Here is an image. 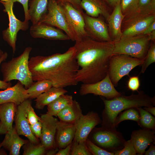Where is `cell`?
I'll return each instance as SVG.
<instances>
[{
	"instance_id": "43",
	"label": "cell",
	"mask_w": 155,
	"mask_h": 155,
	"mask_svg": "<svg viewBox=\"0 0 155 155\" xmlns=\"http://www.w3.org/2000/svg\"><path fill=\"white\" fill-rule=\"evenodd\" d=\"M14 3L18 2L20 3L23 6L25 16L24 20L29 21L30 17L28 13V3L29 0H10Z\"/></svg>"
},
{
	"instance_id": "18",
	"label": "cell",
	"mask_w": 155,
	"mask_h": 155,
	"mask_svg": "<svg viewBox=\"0 0 155 155\" xmlns=\"http://www.w3.org/2000/svg\"><path fill=\"white\" fill-rule=\"evenodd\" d=\"M155 130L139 129L133 131L131 140L138 155H143L148 146L152 143H155Z\"/></svg>"
},
{
	"instance_id": "5",
	"label": "cell",
	"mask_w": 155,
	"mask_h": 155,
	"mask_svg": "<svg viewBox=\"0 0 155 155\" xmlns=\"http://www.w3.org/2000/svg\"><path fill=\"white\" fill-rule=\"evenodd\" d=\"M150 41L148 35L122 36L114 42L113 54H124L144 60L149 48Z\"/></svg>"
},
{
	"instance_id": "15",
	"label": "cell",
	"mask_w": 155,
	"mask_h": 155,
	"mask_svg": "<svg viewBox=\"0 0 155 155\" xmlns=\"http://www.w3.org/2000/svg\"><path fill=\"white\" fill-rule=\"evenodd\" d=\"M30 33L34 38L55 40H70L69 37L61 30L43 22L32 24L30 28Z\"/></svg>"
},
{
	"instance_id": "23",
	"label": "cell",
	"mask_w": 155,
	"mask_h": 155,
	"mask_svg": "<svg viewBox=\"0 0 155 155\" xmlns=\"http://www.w3.org/2000/svg\"><path fill=\"white\" fill-rule=\"evenodd\" d=\"M75 130V124L58 121L56 141L59 148H63L71 143L74 138Z\"/></svg>"
},
{
	"instance_id": "24",
	"label": "cell",
	"mask_w": 155,
	"mask_h": 155,
	"mask_svg": "<svg viewBox=\"0 0 155 155\" xmlns=\"http://www.w3.org/2000/svg\"><path fill=\"white\" fill-rule=\"evenodd\" d=\"M19 135L15 127H13L11 131L5 134L4 140L0 143L1 147L8 150L9 155H19L21 147L28 141L21 138Z\"/></svg>"
},
{
	"instance_id": "30",
	"label": "cell",
	"mask_w": 155,
	"mask_h": 155,
	"mask_svg": "<svg viewBox=\"0 0 155 155\" xmlns=\"http://www.w3.org/2000/svg\"><path fill=\"white\" fill-rule=\"evenodd\" d=\"M136 108L140 114V119L138 124L142 129L155 130V118L152 115L141 107Z\"/></svg>"
},
{
	"instance_id": "49",
	"label": "cell",
	"mask_w": 155,
	"mask_h": 155,
	"mask_svg": "<svg viewBox=\"0 0 155 155\" xmlns=\"http://www.w3.org/2000/svg\"><path fill=\"white\" fill-rule=\"evenodd\" d=\"M147 111L153 115L155 116V107H144L143 108Z\"/></svg>"
},
{
	"instance_id": "6",
	"label": "cell",
	"mask_w": 155,
	"mask_h": 155,
	"mask_svg": "<svg viewBox=\"0 0 155 155\" xmlns=\"http://www.w3.org/2000/svg\"><path fill=\"white\" fill-rule=\"evenodd\" d=\"M144 60L124 54L113 55L109 63L108 73L114 86L124 76L129 75L130 71L136 67L142 65Z\"/></svg>"
},
{
	"instance_id": "33",
	"label": "cell",
	"mask_w": 155,
	"mask_h": 155,
	"mask_svg": "<svg viewBox=\"0 0 155 155\" xmlns=\"http://www.w3.org/2000/svg\"><path fill=\"white\" fill-rule=\"evenodd\" d=\"M46 149L42 144H36L29 140L23 147V155H42L46 152Z\"/></svg>"
},
{
	"instance_id": "12",
	"label": "cell",
	"mask_w": 155,
	"mask_h": 155,
	"mask_svg": "<svg viewBox=\"0 0 155 155\" xmlns=\"http://www.w3.org/2000/svg\"><path fill=\"white\" fill-rule=\"evenodd\" d=\"M101 16H90L84 13L85 29L89 37L100 42H113L108 32V26Z\"/></svg>"
},
{
	"instance_id": "7",
	"label": "cell",
	"mask_w": 155,
	"mask_h": 155,
	"mask_svg": "<svg viewBox=\"0 0 155 155\" xmlns=\"http://www.w3.org/2000/svg\"><path fill=\"white\" fill-rule=\"evenodd\" d=\"M92 137L96 145L114 153L122 149L126 141L122 133L116 129L104 127L95 130Z\"/></svg>"
},
{
	"instance_id": "4",
	"label": "cell",
	"mask_w": 155,
	"mask_h": 155,
	"mask_svg": "<svg viewBox=\"0 0 155 155\" xmlns=\"http://www.w3.org/2000/svg\"><path fill=\"white\" fill-rule=\"evenodd\" d=\"M32 48L28 47L19 56L13 58L1 65L3 80L8 82L13 80L20 82L26 89L34 83L28 67L30 53Z\"/></svg>"
},
{
	"instance_id": "14",
	"label": "cell",
	"mask_w": 155,
	"mask_h": 155,
	"mask_svg": "<svg viewBox=\"0 0 155 155\" xmlns=\"http://www.w3.org/2000/svg\"><path fill=\"white\" fill-rule=\"evenodd\" d=\"M100 122L98 114L92 111L82 115L75 123L74 141L85 142L92 130Z\"/></svg>"
},
{
	"instance_id": "46",
	"label": "cell",
	"mask_w": 155,
	"mask_h": 155,
	"mask_svg": "<svg viewBox=\"0 0 155 155\" xmlns=\"http://www.w3.org/2000/svg\"><path fill=\"white\" fill-rule=\"evenodd\" d=\"M155 30V20L152 22L145 29L142 34L148 35Z\"/></svg>"
},
{
	"instance_id": "48",
	"label": "cell",
	"mask_w": 155,
	"mask_h": 155,
	"mask_svg": "<svg viewBox=\"0 0 155 155\" xmlns=\"http://www.w3.org/2000/svg\"><path fill=\"white\" fill-rule=\"evenodd\" d=\"M108 5L115 7L120 3L121 0H103Z\"/></svg>"
},
{
	"instance_id": "3",
	"label": "cell",
	"mask_w": 155,
	"mask_h": 155,
	"mask_svg": "<svg viewBox=\"0 0 155 155\" xmlns=\"http://www.w3.org/2000/svg\"><path fill=\"white\" fill-rule=\"evenodd\" d=\"M136 94H132L126 96L122 94L114 98L107 100L101 97L104 105L103 117V127H114V121L122 111L133 108L151 107L155 105L154 97L152 98L142 91H137Z\"/></svg>"
},
{
	"instance_id": "21",
	"label": "cell",
	"mask_w": 155,
	"mask_h": 155,
	"mask_svg": "<svg viewBox=\"0 0 155 155\" xmlns=\"http://www.w3.org/2000/svg\"><path fill=\"white\" fill-rule=\"evenodd\" d=\"M81 5L85 13L92 17L100 16L107 21L110 15L109 7L103 0H81Z\"/></svg>"
},
{
	"instance_id": "44",
	"label": "cell",
	"mask_w": 155,
	"mask_h": 155,
	"mask_svg": "<svg viewBox=\"0 0 155 155\" xmlns=\"http://www.w3.org/2000/svg\"><path fill=\"white\" fill-rule=\"evenodd\" d=\"M7 52H4L3 55L0 58V64L1 62L5 60L8 57ZM12 86V84L10 82H6L3 80H0V89L5 90Z\"/></svg>"
},
{
	"instance_id": "34",
	"label": "cell",
	"mask_w": 155,
	"mask_h": 155,
	"mask_svg": "<svg viewBox=\"0 0 155 155\" xmlns=\"http://www.w3.org/2000/svg\"><path fill=\"white\" fill-rule=\"evenodd\" d=\"M155 62V44L153 42L151 45L142 65L141 73H144L148 67Z\"/></svg>"
},
{
	"instance_id": "11",
	"label": "cell",
	"mask_w": 155,
	"mask_h": 155,
	"mask_svg": "<svg viewBox=\"0 0 155 155\" xmlns=\"http://www.w3.org/2000/svg\"><path fill=\"white\" fill-rule=\"evenodd\" d=\"M155 20V14H148L138 11L124 18L125 28L122 36L142 34L147 28Z\"/></svg>"
},
{
	"instance_id": "40",
	"label": "cell",
	"mask_w": 155,
	"mask_h": 155,
	"mask_svg": "<svg viewBox=\"0 0 155 155\" xmlns=\"http://www.w3.org/2000/svg\"><path fill=\"white\" fill-rule=\"evenodd\" d=\"M140 86V81L138 76L129 78L127 84V87L129 90L133 91H137Z\"/></svg>"
},
{
	"instance_id": "16",
	"label": "cell",
	"mask_w": 155,
	"mask_h": 155,
	"mask_svg": "<svg viewBox=\"0 0 155 155\" xmlns=\"http://www.w3.org/2000/svg\"><path fill=\"white\" fill-rule=\"evenodd\" d=\"M40 118L42 124L40 137L41 144L46 149L54 148L55 145V136L58 121L53 116L46 113L42 115Z\"/></svg>"
},
{
	"instance_id": "52",
	"label": "cell",
	"mask_w": 155,
	"mask_h": 155,
	"mask_svg": "<svg viewBox=\"0 0 155 155\" xmlns=\"http://www.w3.org/2000/svg\"><path fill=\"white\" fill-rule=\"evenodd\" d=\"M4 52L0 49V58L3 55Z\"/></svg>"
},
{
	"instance_id": "35",
	"label": "cell",
	"mask_w": 155,
	"mask_h": 155,
	"mask_svg": "<svg viewBox=\"0 0 155 155\" xmlns=\"http://www.w3.org/2000/svg\"><path fill=\"white\" fill-rule=\"evenodd\" d=\"M25 102L26 115L30 125L33 124L40 121V118L35 112L31 101L28 99L26 100Z\"/></svg>"
},
{
	"instance_id": "20",
	"label": "cell",
	"mask_w": 155,
	"mask_h": 155,
	"mask_svg": "<svg viewBox=\"0 0 155 155\" xmlns=\"http://www.w3.org/2000/svg\"><path fill=\"white\" fill-rule=\"evenodd\" d=\"M124 18L120 3L114 7L107 21L109 35L113 42L118 40L122 36L121 26Z\"/></svg>"
},
{
	"instance_id": "19",
	"label": "cell",
	"mask_w": 155,
	"mask_h": 155,
	"mask_svg": "<svg viewBox=\"0 0 155 155\" xmlns=\"http://www.w3.org/2000/svg\"><path fill=\"white\" fill-rule=\"evenodd\" d=\"M28 99L26 89L19 81L14 86L0 91V104L11 102L18 106Z\"/></svg>"
},
{
	"instance_id": "32",
	"label": "cell",
	"mask_w": 155,
	"mask_h": 155,
	"mask_svg": "<svg viewBox=\"0 0 155 155\" xmlns=\"http://www.w3.org/2000/svg\"><path fill=\"white\" fill-rule=\"evenodd\" d=\"M120 4L124 18L139 11L138 0H121Z\"/></svg>"
},
{
	"instance_id": "36",
	"label": "cell",
	"mask_w": 155,
	"mask_h": 155,
	"mask_svg": "<svg viewBox=\"0 0 155 155\" xmlns=\"http://www.w3.org/2000/svg\"><path fill=\"white\" fill-rule=\"evenodd\" d=\"M139 11L147 14L155 12V0H138Z\"/></svg>"
},
{
	"instance_id": "50",
	"label": "cell",
	"mask_w": 155,
	"mask_h": 155,
	"mask_svg": "<svg viewBox=\"0 0 155 155\" xmlns=\"http://www.w3.org/2000/svg\"><path fill=\"white\" fill-rule=\"evenodd\" d=\"M58 148H56L55 149L51 150L48 151L46 153V155H56L58 151Z\"/></svg>"
},
{
	"instance_id": "25",
	"label": "cell",
	"mask_w": 155,
	"mask_h": 155,
	"mask_svg": "<svg viewBox=\"0 0 155 155\" xmlns=\"http://www.w3.org/2000/svg\"><path fill=\"white\" fill-rule=\"evenodd\" d=\"M83 115L80 105L76 100L58 113L57 115L60 121L69 123L75 124Z\"/></svg>"
},
{
	"instance_id": "45",
	"label": "cell",
	"mask_w": 155,
	"mask_h": 155,
	"mask_svg": "<svg viewBox=\"0 0 155 155\" xmlns=\"http://www.w3.org/2000/svg\"><path fill=\"white\" fill-rule=\"evenodd\" d=\"M71 144H70L65 148L62 149L57 153L56 155H69L71 147Z\"/></svg>"
},
{
	"instance_id": "17",
	"label": "cell",
	"mask_w": 155,
	"mask_h": 155,
	"mask_svg": "<svg viewBox=\"0 0 155 155\" xmlns=\"http://www.w3.org/2000/svg\"><path fill=\"white\" fill-rule=\"evenodd\" d=\"M18 106L15 115V128L18 134L26 137L30 141L38 143V140L32 133L25 113V100Z\"/></svg>"
},
{
	"instance_id": "13",
	"label": "cell",
	"mask_w": 155,
	"mask_h": 155,
	"mask_svg": "<svg viewBox=\"0 0 155 155\" xmlns=\"http://www.w3.org/2000/svg\"><path fill=\"white\" fill-rule=\"evenodd\" d=\"M59 4L61 6L68 23L77 38L76 41L89 38L85 29L84 15L68 3Z\"/></svg>"
},
{
	"instance_id": "31",
	"label": "cell",
	"mask_w": 155,
	"mask_h": 155,
	"mask_svg": "<svg viewBox=\"0 0 155 155\" xmlns=\"http://www.w3.org/2000/svg\"><path fill=\"white\" fill-rule=\"evenodd\" d=\"M139 119V113L136 108H133L126 109L117 116L114 122V127L116 128L120 123L126 120L134 121L137 123Z\"/></svg>"
},
{
	"instance_id": "47",
	"label": "cell",
	"mask_w": 155,
	"mask_h": 155,
	"mask_svg": "<svg viewBox=\"0 0 155 155\" xmlns=\"http://www.w3.org/2000/svg\"><path fill=\"white\" fill-rule=\"evenodd\" d=\"M149 149L146 151H145L144 154L145 155H155V146L154 143H150Z\"/></svg>"
},
{
	"instance_id": "27",
	"label": "cell",
	"mask_w": 155,
	"mask_h": 155,
	"mask_svg": "<svg viewBox=\"0 0 155 155\" xmlns=\"http://www.w3.org/2000/svg\"><path fill=\"white\" fill-rule=\"evenodd\" d=\"M49 0H31L28 2V13L32 24L38 23L47 11Z\"/></svg>"
},
{
	"instance_id": "8",
	"label": "cell",
	"mask_w": 155,
	"mask_h": 155,
	"mask_svg": "<svg viewBox=\"0 0 155 155\" xmlns=\"http://www.w3.org/2000/svg\"><path fill=\"white\" fill-rule=\"evenodd\" d=\"M0 3L3 6V11L7 13L9 20L8 27L2 31L3 38L11 47L14 53L18 33L20 30L25 31L28 29L29 21H21L16 18L13 11L14 3L11 0H0Z\"/></svg>"
},
{
	"instance_id": "1",
	"label": "cell",
	"mask_w": 155,
	"mask_h": 155,
	"mask_svg": "<svg viewBox=\"0 0 155 155\" xmlns=\"http://www.w3.org/2000/svg\"><path fill=\"white\" fill-rule=\"evenodd\" d=\"M73 46L63 53L32 57L29 60L28 67L33 81L48 80L53 87L57 88L77 85L78 82L76 75L79 67Z\"/></svg>"
},
{
	"instance_id": "42",
	"label": "cell",
	"mask_w": 155,
	"mask_h": 155,
	"mask_svg": "<svg viewBox=\"0 0 155 155\" xmlns=\"http://www.w3.org/2000/svg\"><path fill=\"white\" fill-rule=\"evenodd\" d=\"M30 127L34 135L38 138H40L42 130V124L41 120L33 124L30 125Z\"/></svg>"
},
{
	"instance_id": "38",
	"label": "cell",
	"mask_w": 155,
	"mask_h": 155,
	"mask_svg": "<svg viewBox=\"0 0 155 155\" xmlns=\"http://www.w3.org/2000/svg\"><path fill=\"white\" fill-rule=\"evenodd\" d=\"M86 143V146L92 154L94 155H114L113 153L110 152L100 148L88 138Z\"/></svg>"
},
{
	"instance_id": "54",
	"label": "cell",
	"mask_w": 155,
	"mask_h": 155,
	"mask_svg": "<svg viewBox=\"0 0 155 155\" xmlns=\"http://www.w3.org/2000/svg\"></svg>"
},
{
	"instance_id": "53",
	"label": "cell",
	"mask_w": 155,
	"mask_h": 155,
	"mask_svg": "<svg viewBox=\"0 0 155 155\" xmlns=\"http://www.w3.org/2000/svg\"><path fill=\"white\" fill-rule=\"evenodd\" d=\"M1 145H0V149L1 148Z\"/></svg>"
},
{
	"instance_id": "41",
	"label": "cell",
	"mask_w": 155,
	"mask_h": 155,
	"mask_svg": "<svg viewBox=\"0 0 155 155\" xmlns=\"http://www.w3.org/2000/svg\"><path fill=\"white\" fill-rule=\"evenodd\" d=\"M56 1L59 4L65 3H68L78 10L83 15H84V13L81 5V0H56Z\"/></svg>"
},
{
	"instance_id": "28",
	"label": "cell",
	"mask_w": 155,
	"mask_h": 155,
	"mask_svg": "<svg viewBox=\"0 0 155 155\" xmlns=\"http://www.w3.org/2000/svg\"><path fill=\"white\" fill-rule=\"evenodd\" d=\"M71 95H61L47 105V114L56 116L57 114L66 106L71 104L73 101Z\"/></svg>"
},
{
	"instance_id": "22",
	"label": "cell",
	"mask_w": 155,
	"mask_h": 155,
	"mask_svg": "<svg viewBox=\"0 0 155 155\" xmlns=\"http://www.w3.org/2000/svg\"><path fill=\"white\" fill-rule=\"evenodd\" d=\"M17 106L13 102L0 104V134H5L13 128Z\"/></svg>"
},
{
	"instance_id": "51",
	"label": "cell",
	"mask_w": 155,
	"mask_h": 155,
	"mask_svg": "<svg viewBox=\"0 0 155 155\" xmlns=\"http://www.w3.org/2000/svg\"><path fill=\"white\" fill-rule=\"evenodd\" d=\"M148 35L149 36L150 40L154 41L155 39V30L153 31Z\"/></svg>"
},
{
	"instance_id": "9",
	"label": "cell",
	"mask_w": 155,
	"mask_h": 155,
	"mask_svg": "<svg viewBox=\"0 0 155 155\" xmlns=\"http://www.w3.org/2000/svg\"><path fill=\"white\" fill-rule=\"evenodd\" d=\"M39 22L57 28L64 31L72 41L77 40L61 6L56 0H49L47 12L43 16Z\"/></svg>"
},
{
	"instance_id": "39",
	"label": "cell",
	"mask_w": 155,
	"mask_h": 155,
	"mask_svg": "<svg viewBox=\"0 0 155 155\" xmlns=\"http://www.w3.org/2000/svg\"><path fill=\"white\" fill-rule=\"evenodd\" d=\"M137 154L130 140L126 141L122 149L114 153L115 155H135Z\"/></svg>"
},
{
	"instance_id": "37",
	"label": "cell",
	"mask_w": 155,
	"mask_h": 155,
	"mask_svg": "<svg viewBox=\"0 0 155 155\" xmlns=\"http://www.w3.org/2000/svg\"><path fill=\"white\" fill-rule=\"evenodd\" d=\"M71 148V155H92L86 146V142H78L74 141Z\"/></svg>"
},
{
	"instance_id": "29",
	"label": "cell",
	"mask_w": 155,
	"mask_h": 155,
	"mask_svg": "<svg viewBox=\"0 0 155 155\" xmlns=\"http://www.w3.org/2000/svg\"><path fill=\"white\" fill-rule=\"evenodd\" d=\"M52 86L51 81L46 80H40L34 82L30 87L26 89V91L29 96V99L36 98Z\"/></svg>"
},
{
	"instance_id": "2",
	"label": "cell",
	"mask_w": 155,
	"mask_h": 155,
	"mask_svg": "<svg viewBox=\"0 0 155 155\" xmlns=\"http://www.w3.org/2000/svg\"><path fill=\"white\" fill-rule=\"evenodd\" d=\"M73 46L79 67L76 75L78 82L93 83L106 77L113 55V42H100L89 37L75 41Z\"/></svg>"
},
{
	"instance_id": "10",
	"label": "cell",
	"mask_w": 155,
	"mask_h": 155,
	"mask_svg": "<svg viewBox=\"0 0 155 155\" xmlns=\"http://www.w3.org/2000/svg\"><path fill=\"white\" fill-rule=\"evenodd\" d=\"M80 94L81 95L92 94L104 97L111 100L121 96L122 94L115 89L108 73L101 80L92 84L82 83L80 87Z\"/></svg>"
},
{
	"instance_id": "26",
	"label": "cell",
	"mask_w": 155,
	"mask_h": 155,
	"mask_svg": "<svg viewBox=\"0 0 155 155\" xmlns=\"http://www.w3.org/2000/svg\"><path fill=\"white\" fill-rule=\"evenodd\" d=\"M67 92L64 88L52 86L36 98L35 107L38 109H42L45 106H47L59 96Z\"/></svg>"
}]
</instances>
